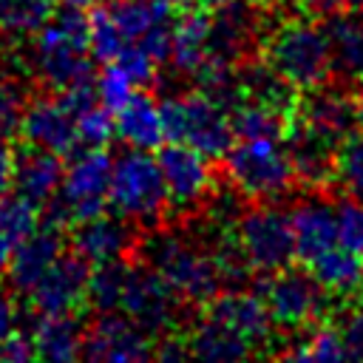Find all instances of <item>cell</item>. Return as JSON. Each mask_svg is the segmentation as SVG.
I'll return each instance as SVG.
<instances>
[{"label": "cell", "mask_w": 363, "mask_h": 363, "mask_svg": "<svg viewBox=\"0 0 363 363\" xmlns=\"http://www.w3.org/2000/svg\"><path fill=\"white\" fill-rule=\"evenodd\" d=\"M94 94H96V102L102 108H108L111 113H116L133 94H136V82L130 79V74L119 65V62H105V68L96 74L94 79Z\"/></svg>", "instance_id": "obj_37"}, {"label": "cell", "mask_w": 363, "mask_h": 363, "mask_svg": "<svg viewBox=\"0 0 363 363\" xmlns=\"http://www.w3.org/2000/svg\"><path fill=\"white\" fill-rule=\"evenodd\" d=\"M108 11L128 43H139L150 31L170 26V9L162 0H111Z\"/></svg>", "instance_id": "obj_32"}, {"label": "cell", "mask_w": 363, "mask_h": 363, "mask_svg": "<svg viewBox=\"0 0 363 363\" xmlns=\"http://www.w3.org/2000/svg\"><path fill=\"white\" fill-rule=\"evenodd\" d=\"M295 119L315 128L318 133L340 142L357 128V111L354 96H349L343 88L315 85L306 91V96L295 105Z\"/></svg>", "instance_id": "obj_16"}, {"label": "cell", "mask_w": 363, "mask_h": 363, "mask_svg": "<svg viewBox=\"0 0 363 363\" xmlns=\"http://www.w3.org/2000/svg\"><path fill=\"white\" fill-rule=\"evenodd\" d=\"M116 136L136 150H156L164 145V122H162V105L150 96L136 91L116 113Z\"/></svg>", "instance_id": "obj_26"}, {"label": "cell", "mask_w": 363, "mask_h": 363, "mask_svg": "<svg viewBox=\"0 0 363 363\" xmlns=\"http://www.w3.org/2000/svg\"><path fill=\"white\" fill-rule=\"evenodd\" d=\"M23 108H26L23 88H20L14 79H3V77H0V139H3V142L17 133Z\"/></svg>", "instance_id": "obj_41"}, {"label": "cell", "mask_w": 363, "mask_h": 363, "mask_svg": "<svg viewBox=\"0 0 363 363\" xmlns=\"http://www.w3.org/2000/svg\"><path fill=\"white\" fill-rule=\"evenodd\" d=\"M11 176H14V153L0 139V196L11 190Z\"/></svg>", "instance_id": "obj_47"}, {"label": "cell", "mask_w": 363, "mask_h": 363, "mask_svg": "<svg viewBox=\"0 0 363 363\" xmlns=\"http://www.w3.org/2000/svg\"><path fill=\"white\" fill-rule=\"evenodd\" d=\"M267 363H312V357H309L306 346H286L278 354H272Z\"/></svg>", "instance_id": "obj_48"}, {"label": "cell", "mask_w": 363, "mask_h": 363, "mask_svg": "<svg viewBox=\"0 0 363 363\" xmlns=\"http://www.w3.org/2000/svg\"><path fill=\"white\" fill-rule=\"evenodd\" d=\"M71 244H74V252L82 255L88 264L119 261L136 250V230H133V221L122 218L119 213L113 216L99 213L94 218L74 224Z\"/></svg>", "instance_id": "obj_15"}, {"label": "cell", "mask_w": 363, "mask_h": 363, "mask_svg": "<svg viewBox=\"0 0 363 363\" xmlns=\"http://www.w3.org/2000/svg\"><path fill=\"white\" fill-rule=\"evenodd\" d=\"M167 9H190V6H196L199 0H162Z\"/></svg>", "instance_id": "obj_52"}, {"label": "cell", "mask_w": 363, "mask_h": 363, "mask_svg": "<svg viewBox=\"0 0 363 363\" xmlns=\"http://www.w3.org/2000/svg\"><path fill=\"white\" fill-rule=\"evenodd\" d=\"M128 45V40L122 37L119 26L113 23L111 11L105 6H99L91 17H88V48L91 57L99 62H111L119 57V51Z\"/></svg>", "instance_id": "obj_36"}, {"label": "cell", "mask_w": 363, "mask_h": 363, "mask_svg": "<svg viewBox=\"0 0 363 363\" xmlns=\"http://www.w3.org/2000/svg\"><path fill=\"white\" fill-rule=\"evenodd\" d=\"M150 363H190V360H187L184 343H179V340H173V337H164L159 346H153Z\"/></svg>", "instance_id": "obj_45"}, {"label": "cell", "mask_w": 363, "mask_h": 363, "mask_svg": "<svg viewBox=\"0 0 363 363\" xmlns=\"http://www.w3.org/2000/svg\"><path fill=\"white\" fill-rule=\"evenodd\" d=\"M238 82H241V96L244 99H255L281 111H292L295 108V88L278 77L272 71V65L264 62H247L238 68Z\"/></svg>", "instance_id": "obj_31"}, {"label": "cell", "mask_w": 363, "mask_h": 363, "mask_svg": "<svg viewBox=\"0 0 363 363\" xmlns=\"http://www.w3.org/2000/svg\"><path fill=\"white\" fill-rule=\"evenodd\" d=\"M207 3L216 9V6H224V3H233V0H207Z\"/></svg>", "instance_id": "obj_54"}, {"label": "cell", "mask_w": 363, "mask_h": 363, "mask_svg": "<svg viewBox=\"0 0 363 363\" xmlns=\"http://www.w3.org/2000/svg\"><path fill=\"white\" fill-rule=\"evenodd\" d=\"M116 136V119L108 108L94 102L91 108L77 113V139L85 147H108Z\"/></svg>", "instance_id": "obj_38"}, {"label": "cell", "mask_w": 363, "mask_h": 363, "mask_svg": "<svg viewBox=\"0 0 363 363\" xmlns=\"http://www.w3.org/2000/svg\"><path fill=\"white\" fill-rule=\"evenodd\" d=\"M40 207L17 193L0 196V275L6 272L14 250L37 230Z\"/></svg>", "instance_id": "obj_29"}, {"label": "cell", "mask_w": 363, "mask_h": 363, "mask_svg": "<svg viewBox=\"0 0 363 363\" xmlns=\"http://www.w3.org/2000/svg\"><path fill=\"white\" fill-rule=\"evenodd\" d=\"M142 264L164 278L184 303H207L221 292V275L207 250L173 230H153L136 244Z\"/></svg>", "instance_id": "obj_1"}, {"label": "cell", "mask_w": 363, "mask_h": 363, "mask_svg": "<svg viewBox=\"0 0 363 363\" xmlns=\"http://www.w3.org/2000/svg\"><path fill=\"white\" fill-rule=\"evenodd\" d=\"M337 216V244L363 255V199L352 196L335 207Z\"/></svg>", "instance_id": "obj_39"}, {"label": "cell", "mask_w": 363, "mask_h": 363, "mask_svg": "<svg viewBox=\"0 0 363 363\" xmlns=\"http://www.w3.org/2000/svg\"><path fill=\"white\" fill-rule=\"evenodd\" d=\"M292 221V238H295V258L309 264L320 252L337 244V216L335 204H329L320 196H309L295 204L289 213Z\"/></svg>", "instance_id": "obj_20"}, {"label": "cell", "mask_w": 363, "mask_h": 363, "mask_svg": "<svg viewBox=\"0 0 363 363\" xmlns=\"http://www.w3.org/2000/svg\"><path fill=\"white\" fill-rule=\"evenodd\" d=\"M34 363H79L85 326L74 315H40L28 329Z\"/></svg>", "instance_id": "obj_24"}, {"label": "cell", "mask_w": 363, "mask_h": 363, "mask_svg": "<svg viewBox=\"0 0 363 363\" xmlns=\"http://www.w3.org/2000/svg\"><path fill=\"white\" fill-rule=\"evenodd\" d=\"M153 343L136 323L116 312H99L85 329L79 363H150Z\"/></svg>", "instance_id": "obj_11"}, {"label": "cell", "mask_w": 363, "mask_h": 363, "mask_svg": "<svg viewBox=\"0 0 363 363\" xmlns=\"http://www.w3.org/2000/svg\"><path fill=\"white\" fill-rule=\"evenodd\" d=\"M91 48H88V17L82 9L60 6L45 20L31 43L34 74L57 91L91 79Z\"/></svg>", "instance_id": "obj_2"}, {"label": "cell", "mask_w": 363, "mask_h": 363, "mask_svg": "<svg viewBox=\"0 0 363 363\" xmlns=\"http://www.w3.org/2000/svg\"><path fill=\"white\" fill-rule=\"evenodd\" d=\"M51 17V0H0V31L9 37H34Z\"/></svg>", "instance_id": "obj_34"}, {"label": "cell", "mask_w": 363, "mask_h": 363, "mask_svg": "<svg viewBox=\"0 0 363 363\" xmlns=\"http://www.w3.org/2000/svg\"><path fill=\"white\" fill-rule=\"evenodd\" d=\"M62 182V159L40 150V147H28L20 156H14V176H11V187L17 196L28 199L37 207H45Z\"/></svg>", "instance_id": "obj_25"}, {"label": "cell", "mask_w": 363, "mask_h": 363, "mask_svg": "<svg viewBox=\"0 0 363 363\" xmlns=\"http://www.w3.org/2000/svg\"><path fill=\"white\" fill-rule=\"evenodd\" d=\"M128 261H105V264H91V275H88V292L85 301L96 309V312H116L119 301H122V289H125V278H128Z\"/></svg>", "instance_id": "obj_33"}, {"label": "cell", "mask_w": 363, "mask_h": 363, "mask_svg": "<svg viewBox=\"0 0 363 363\" xmlns=\"http://www.w3.org/2000/svg\"><path fill=\"white\" fill-rule=\"evenodd\" d=\"M156 159H159V170L164 179L170 207L193 210L207 201V196L213 190V170H210V159L204 153L173 142V145L162 147V153Z\"/></svg>", "instance_id": "obj_14"}, {"label": "cell", "mask_w": 363, "mask_h": 363, "mask_svg": "<svg viewBox=\"0 0 363 363\" xmlns=\"http://www.w3.org/2000/svg\"><path fill=\"white\" fill-rule=\"evenodd\" d=\"M303 6H306L312 14H323V17H329V14L340 11V6H346V0H303Z\"/></svg>", "instance_id": "obj_49"}, {"label": "cell", "mask_w": 363, "mask_h": 363, "mask_svg": "<svg viewBox=\"0 0 363 363\" xmlns=\"http://www.w3.org/2000/svg\"><path fill=\"white\" fill-rule=\"evenodd\" d=\"M255 34H258V14L250 3L233 0L216 6V14L210 17V54L238 62L252 48Z\"/></svg>", "instance_id": "obj_22"}, {"label": "cell", "mask_w": 363, "mask_h": 363, "mask_svg": "<svg viewBox=\"0 0 363 363\" xmlns=\"http://www.w3.org/2000/svg\"><path fill=\"white\" fill-rule=\"evenodd\" d=\"M111 164L105 147H85L71 159L68 167H62V182L57 196L45 204L51 207L48 221L57 227L79 224L85 218H94L105 213L108 207V184H111Z\"/></svg>", "instance_id": "obj_7"}, {"label": "cell", "mask_w": 363, "mask_h": 363, "mask_svg": "<svg viewBox=\"0 0 363 363\" xmlns=\"http://www.w3.org/2000/svg\"><path fill=\"white\" fill-rule=\"evenodd\" d=\"M230 187L255 201H272L292 190L295 167L284 139H238L224 153Z\"/></svg>", "instance_id": "obj_5"}, {"label": "cell", "mask_w": 363, "mask_h": 363, "mask_svg": "<svg viewBox=\"0 0 363 363\" xmlns=\"http://www.w3.org/2000/svg\"><path fill=\"white\" fill-rule=\"evenodd\" d=\"M261 301L278 329H303L320 318L326 295L309 272L284 267L269 272L267 284L261 286Z\"/></svg>", "instance_id": "obj_10"}, {"label": "cell", "mask_w": 363, "mask_h": 363, "mask_svg": "<svg viewBox=\"0 0 363 363\" xmlns=\"http://www.w3.org/2000/svg\"><path fill=\"white\" fill-rule=\"evenodd\" d=\"M162 122H164V139L187 145L207 159H224L230 145L235 142L230 111L204 96L201 91L173 94L162 102Z\"/></svg>", "instance_id": "obj_4"}, {"label": "cell", "mask_w": 363, "mask_h": 363, "mask_svg": "<svg viewBox=\"0 0 363 363\" xmlns=\"http://www.w3.org/2000/svg\"><path fill=\"white\" fill-rule=\"evenodd\" d=\"M264 60L295 91L323 85L332 74L326 31L309 17L281 20L264 40Z\"/></svg>", "instance_id": "obj_3"}, {"label": "cell", "mask_w": 363, "mask_h": 363, "mask_svg": "<svg viewBox=\"0 0 363 363\" xmlns=\"http://www.w3.org/2000/svg\"><path fill=\"white\" fill-rule=\"evenodd\" d=\"M306 267L323 292L352 295L363 286V255H357L340 244L329 247L326 252L312 258Z\"/></svg>", "instance_id": "obj_28"}, {"label": "cell", "mask_w": 363, "mask_h": 363, "mask_svg": "<svg viewBox=\"0 0 363 363\" xmlns=\"http://www.w3.org/2000/svg\"><path fill=\"white\" fill-rule=\"evenodd\" d=\"M210 57V14L187 9L176 23H170V57L179 74L193 77L196 68Z\"/></svg>", "instance_id": "obj_27"}, {"label": "cell", "mask_w": 363, "mask_h": 363, "mask_svg": "<svg viewBox=\"0 0 363 363\" xmlns=\"http://www.w3.org/2000/svg\"><path fill=\"white\" fill-rule=\"evenodd\" d=\"M284 145H286V153L292 159V167H295L298 179H303L306 184H323V182L332 179L335 153H337L340 142H335V139H329V136L318 133L315 128L295 119V122L286 125Z\"/></svg>", "instance_id": "obj_19"}, {"label": "cell", "mask_w": 363, "mask_h": 363, "mask_svg": "<svg viewBox=\"0 0 363 363\" xmlns=\"http://www.w3.org/2000/svg\"><path fill=\"white\" fill-rule=\"evenodd\" d=\"M230 125L235 139H284L289 125V111L255 99H241L230 111Z\"/></svg>", "instance_id": "obj_30"}, {"label": "cell", "mask_w": 363, "mask_h": 363, "mask_svg": "<svg viewBox=\"0 0 363 363\" xmlns=\"http://www.w3.org/2000/svg\"><path fill=\"white\" fill-rule=\"evenodd\" d=\"M108 204L133 224H153L167 210V190L159 159L150 150L128 147L111 164Z\"/></svg>", "instance_id": "obj_6"}, {"label": "cell", "mask_w": 363, "mask_h": 363, "mask_svg": "<svg viewBox=\"0 0 363 363\" xmlns=\"http://www.w3.org/2000/svg\"><path fill=\"white\" fill-rule=\"evenodd\" d=\"M306 352L312 363H352L337 326H318L306 340Z\"/></svg>", "instance_id": "obj_40"}, {"label": "cell", "mask_w": 363, "mask_h": 363, "mask_svg": "<svg viewBox=\"0 0 363 363\" xmlns=\"http://www.w3.org/2000/svg\"><path fill=\"white\" fill-rule=\"evenodd\" d=\"M91 264L77 252H62L26 292L37 315H74L85 303Z\"/></svg>", "instance_id": "obj_12"}, {"label": "cell", "mask_w": 363, "mask_h": 363, "mask_svg": "<svg viewBox=\"0 0 363 363\" xmlns=\"http://www.w3.org/2000/svg\"><path fill=\"white\" fill-rule=\"evenodd\" d=\"M182 303L184 301L164 284L159 272H153L147 264H130L116 312H122L145 335L162 337L182 320Z\"/></svg>", "instance_id": "obj_9"}, {"label": "cell", "mask_w": 363, "mask_h": 363, "mask_svg": "<svg viewBox=\"0 0 363 363\" xmlns=\"http://www.w3.org/2000/svg\"><path fill=\"white\" fill-rule=\"evenodd\" d=\"M113 62H119V65L130 74V79H133L136 85H147V82H153L156 68H159V62H156L142 45H136V43H128V45L119 51V57H116Z\"/></svg>", "instance_id": "obj_42"}, {"label": "cell", "mask_w": 363, "mask_h": 363, "mask_svg": "<svg viewBox=\"0 0 363 363\" xmlns=\"http://www.w3.org/2000/svg\"><path fill=\"white\" fill-rule=\"evenodd\" d=\"M65 252V238H62V227L45 221L43 227L37 224V230L14 250L9 267H6V278H9V286L14 292H28L40 278L43 272Z\"/></svg>", "instance_id": "obj_17"}, {"label": "cell", "mask_w": 363, "mask_h": 363, "mask_svg": "<svg viewBox=\"0 0 363 363\" xmlns=\"http://www.w3.org/2000/svg\"><path fill=\"white\" fill-rule=\"evenodd\" d=\"M184 349L190 363H258L261 346H255L235 329L204 315L190 329Z\"/></svg>", "instance_id": "obj_18"}, {"label": "cell", "mask_w": 363, "mask_h": 363, "mask_svg": "<svg viewBox=\"0 0 363 363\" xmlns=\"http://www.w3.org/2000/svg\"><path fill=\"white\" fill-rule=\"evenodd\" d=\"M233 235L250 264L258 272H278L295 258V238L289 210H281L269 201H258L255 207L241 210L233 224Z\"/></svg>", "instance_id": "obj_8"}, {"label": "cell", "mask_w": 363, "mask_h": 363, "mask_svg": "<svg viewBox=\"0 0 363 363\" xmlns=\"http://www.w3.org/2000/svg\"><path fill=\"white\" fill-rule=\"evenodd\" d=\"M207 318L235 329L238 335H244L255 346H264L272 337V329H275L261 295H252V292H244V289L218 292L213 301H207Z\"/></svg>", "instance_id": "obj_21"}, {"label": "cell", "mask_w": 363, "mask_h": 363, "mask_svg": "<svg viewBox=\"0 0 363 363\" xmlns=\"http://www.w3.org/2000/svg\"><path fill=\"white\" fill-rule=\"evenodd\" d=\"M0 363H34V343L31 335L23 329H14L0 343Z\"/></svg>", "instance_id": "obj_44"}, {"label": "cell", "mask_w": 363, "mask_h": 363, "mask_svg": "<svg viewBox=\"0 0 363 363\" xmlns=\"http://www.w3.org/2000/svg\"><path fill=\"white\" fill-rule=\"evenodd\" d=\"M340 329V337L346 343V352H349V360L352 363H363V306L352 309L343 320Z\"/></svg>", "instance_id": "obj_43"}, {"label": "cell", "mask_w": 363, "mask_h": 363, "mask_svg": "<svg viewBox=\"0 0 363 363\" xmlns=\"http://www.w3.org/2000/svg\"><path fill=\"white\" fill-rule=\"evenodd\" d=\"M17 329V306H14V298L11 292L0 284V343Z\"/></svg>", "instance_id": "obj_46"}, {"label": "cell", "mask_w": 363, "mask_h": 363, "mask_svg": "<svg viewBox=\"0 0 363 363\" xmlns=\"http://www.w3.org/2000/svg\"><path fill=\"white\" fill-rule=\"evenodd\" d=\"M323 31L332 71L346 82H363V11H335Z\"/></svg>", "instance_id": "obj_23"}, {"label": "cell", "mask_w": 363, "mask_h": 363, "mask_svg": "<svg viewBox=\"0 0 363 363\" xmlns=\"http://www.w3.org/2000/svg\"><path fill=\"white\" fill-rule=\"evenodd\" d=\"M17 133L28 147L48 150L54 156H71L79 147L77 116L62 102V96H37L26 102Z\"/></svg>", "instance_id": "obj_13"}, {"label": "cell", "mask_w": 363, "mask_h": 363, "mask_svg": "<svg viewBox=\"0 0 363 363\" xmlns=\"http://www.w3.org/2000/svg\"><path fill=\"white\" fill-rule=\"evenodd\" d=\"M57 3L68 9H88V6H108L111 0H57Z\"/></svg>", "instance_id": "obj_50"}, {"label": "cell", "mask_w": 363, "mask_h": 363, "mask_svg": "<svg viewBox=\"0 0 363 363\" xmlns=\"http://www.w3.org/2000/svg\"><path fill=\"white\" fill-rule=\"evenodd\" d=\"M346 3H349L354 11H363V0H346Z\"/></svg>", "instance_id": "obj_53"}, {"label": "cell", "mask_w": 363, "mask_h": 363, "mask_svg": "<svg viewBox=\"0 0 363 363\" xmlns=\"http://www.w3.org/2000/svg\"><path fill=\"white\" fill-rule=\"evenodd\" d=\"M332 179L349 193L363 199V130H352L340 139L335 153V173Z\"/></svg>", "instance_id": "obj_35"}, {"label": "cell", "mask_w": 363, "mask_h": 363, "mask_svg": "<svg viewBox=\"0 0 363 363\" xmlns=\"http://www.w3.org/2000/svg\"><path fill=\"white\" fill-rule=\"evenodd\" d=\"M354 111H357V125L363 128V82H360V88L354 94Z\"/></svg>", "instance_id": "obj_51"}]
</instances>
